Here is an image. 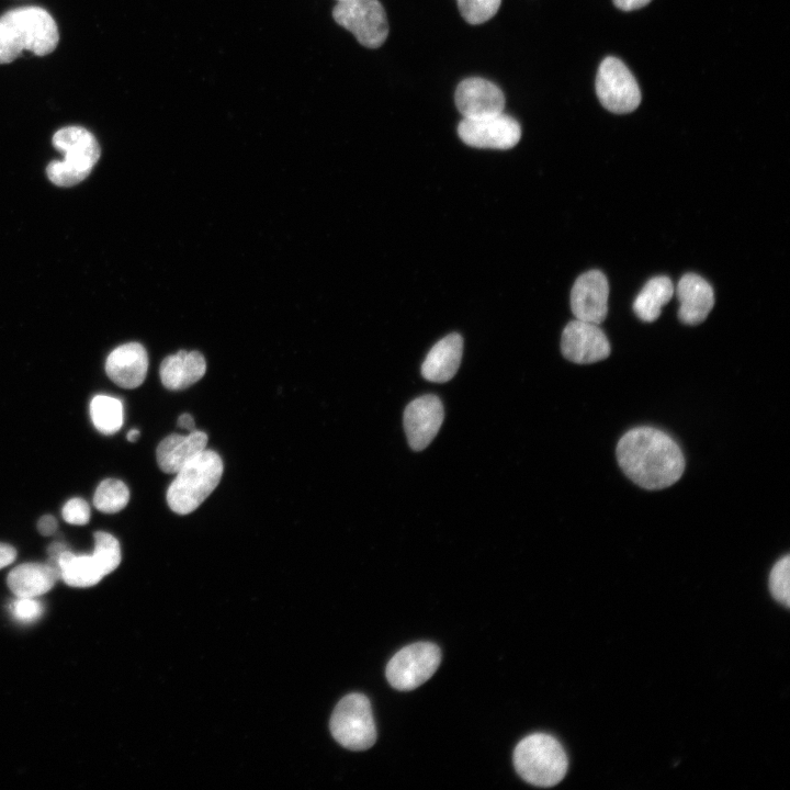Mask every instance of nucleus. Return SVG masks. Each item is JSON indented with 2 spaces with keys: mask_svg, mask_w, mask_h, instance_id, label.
Here are the masks:
<instances>
[{
  "mask_svg": "<svg viewBox=\"0 0 790 790\" xmlns=\"http://www.w3.org/2000/svg\"><path fill=\"white\" fill-rule=\"evenodd\" d=\"M617 460L623 473L645 489H662L684 473L685 459L672 437L652 427L625 432L617 445Z\"/></svg>",
  "mask_w": 790,
  "mask_h": 790,
  "instance_id": "nucleus-1",
  "label": "nucleus"
},
{
  "mask_svg": "<svg viewBox=\"0 0 790 790\" xmlns=\"http://www.w3.org/2000/svg\"><path fill=\"white\" fill-rule=\"evenodd\" d=\"M58 42L57 23L42 7H18L0 16V65L10 64L26 52L46 56L56 49Z\"/></svg>",
  "mask_w": 790,
  "mask_h": 790,
  "instance_id": "nucleus-2",
  "label": "nucleus"
},
{
  "mask_svg": "<svg viewBox=\"0 0 790 790\" xmlns=\"http://www.w3.org/2000/svg\"><path fill=\"white\" fill-rule=\"evenodd\" d=\"M223 461L213 450L204 449L177 473L166 494L170 509L178 515L194 511L217 487Z\"/></svg>",
  "mask_w": 790,
  "mask_h": 790,
  "instance_id": "nucleus-3",
  "label": "nucleus"
},
{
  "mask_svg": "<svg viewBox=\"0 0 790 790\" xmlns=\"http://www.w3.org/2000/svg\"><path fill=\"white\" fill-rule=\"evenodd\" d=\"M52 143L65 154L63 160H53L46 168L48 179L59 187H71L83 181L101 155L94 135L77 125L59 128L53 135Z\"/></svg>",
  "mask_w": 790,
  "mask_h": 790,
  "instance_id": "nucleus-4",
  "label": "nucleus"
},
{
  "mask_svg": "<svg viewBox=\"0 0 790 790\" xmlns=\"http://www.w3.org/2000/svg\"><path fill=\"white\" fill-rule=\"evenodd\" d=\"M514 765L524 781L538 787H553L564 778L568 760L555 737L534 733L516 746Z\"/></svg>",
  "mask_w": 790,
  "mask_h": 790,
  "instance_id": "nucleus-5",
  "label": "nucleus"
},
{
  "mask_svg": "<svg viewBox=\"0 0 790 790\" xmlns=\"http://www.w3.org/2000/svg\"><path fill=\"white\" fill-rule=\"evenodd\" d=\"M332 737L351 751H365L376 741V727L369 699L350 693L336 706L329 723Z\"/></svg>",
  "mask_w": 790,
  "mask_h": 790,
  "instance_id": "nucleus-6",
  "label": "nucleus"
},
{
  "mask_svg": "<svg viewBox=\"0 0 790 790\" xmlns=\"http://www.w3.org/2000/svg\"><path fill=\"white\" fill-rule=\"evenodd\" d=\"M441 662L440 648L429 642H417L399 650L387 663L386 678L400 691L413 690L426 682Z\"/></svg>",
  "mask_w": 790,
  "mask_h": 790,
  "instance_id": "nucleus-7",
  "label": "nucleus"
},
{
  "mask_svg": "<svg viewBox=\"0 0 790 790\" xmlns=\"http://www.w3.org/2000/svg\"><path fill=\"white\" fill-rule=\"evenodd\" d=\"M332 16L368 48H377L387 38L386 12L379 0L338 1L332 9Z\"/></svg>",
  "mask_w": 790,
  "mask_h": 790,
  "instance_id": "nucleus-8",
  "label": "nucleus"
},
{
  "mask_svg": "<svg viewBox=\"0 0 790 790\" xmlns=\"http://www.w3.org/2000/svg\"><path fill=\"white\" fill-rule=\"evenodd\" d=\"M596 93L605 109L624 114L634 111L641 102L639 84L620 59L605 58L596 77Z\"/></svg>",
  "mask_w": 790,
  "mask_h": 790,
  "instance_id": "nucleus-9",
  "label": "nucleus"
},
{
  "mask_svg": "<svg viewBox=\"0 0 790 790\" xmlns=\"http://www.w3.org/2000/svg\"><path fill=\"white\" fill-rule=\"evenodd\" d=\"M458 134L471 147L509 149L520 140L521 127L514 117L501 112L476 119L463 117Z\"/></svg>",
  "mask_w": 790,
  "mask_h": 790,
  "instance_id": "nucleus-10",
  "label": "nucleus"
},
{
  "mask_svg": "<svg viewBox=\"0 0 790 790\" xmlns=\"http://www.w3.org/2000/svg\"><path fill=\"white\" fill-rule=\"evenodd\" d=\"M563 356L575 363H595L610 354V343L598 325L575 319L569 321L561 338Z\"/></svg>",
  "mask_w": 790,
  "mask_h": 790,
  "instance_id": "nucleus-11",
  "label": "nucleus"
},
{
  "mask_svg": "<svg viewBox=\"0 0 790 790\" xmlns=\"http://www.w3.org/2000/svg\"><path fill=\"white\" fill-rule=\"evenodd\" d=\"M609 284L599 270L580 274L571 291V309L576 319L601 324L608 313Z\"/></svg>",
  "mask_w": 790,
  "mask_h": 790,
  "instance_id": "nucleus-12",
  "label": "nucleus"
},
{
  "mask_svg": "<svg viewBox=\"0 0 790 790\" xmlns=\"http://www.w3.org/2000/svg\"><path fill=\"white\" fill-rule=\"evenodd\" d=\"M444 417L441 400L424 395L410 402L404 411V428L409 447L415 451L427 448L437 436Z\"/></svg>",
  "mask_w": 790,
  "mask_h": 790,
  "instance_id": "nucleus-13",
  "label": "nucleus"
},
{
  "mask_svg": "<svg viewBox=\"0 0 790 790\" xmlns=\"http://www.w3.org/2000/svg\"><path fill=\"white\" fill-rule=\"evenodd\" d=\"M455 105L465 119H476L503 112L505 95L495 83L478 77L462 80L455 90Z\"/></svg>",
  "mask_w": 790,
  "mask_h": 790,
  "instance_id": "nucleus-14",
  "label": "nucleus"
},
{
  "mask_svg": "<svg viewBox=\"0 0 790 790\" xmlns=\"http://www.w3.org/2000/svg\"><path fill=\"white\" fill-rule=\"evenodd\" d=\"M148 356L138 342H127L115 348L108 357L105 372L110 380L123 388L139 386L147 374Z\"/></svg>",
  "mask_w": 790,
  "mask_h": 790,
  "instance_id": "nucleus-15",
  "label": "nucleus"
},
{
  "mask_svg": "<svg viewBox=\"0 0 790 790\" xmlns=\"http://www.w3.org/2000/svg\"><path fill=\"white\" fill-rule=\"evenodd\" d=\"M676 295L680 303L678 317L686 325L702 323L714 305L712 286L696 273H686L680 278Z\"/></svg>",
  "mask_w": 790,
  "mask_h": 790,
  "instance_id": "nucleus-16",
  "label": "nucleus"
},
{
  "mask_svg": "<svg viewBox=\"0 0 790 790\" xmlns=\"http://www.w3.org/2000/svg\"><path fill=\"white\" fill-rule=\"evenodd\" d=\"M207 439L205 432L195 429L187 436L172 433L166 437L156 450L158 466L165 473L176 474L185 463L206 448Z\"/></svg>",
  "mask_w": 790,
  "mask_h": 790,
  "instance_id": "nucleus-17",
  "label": "nucleus"
},
{
  "mask_svg": "<svg viewBox=\"0 0 790 790\" xmlns=\"http://www.w3.org/2000/svg\"><path fill=\"white\" fill-rule=\"evenodd\" d=\"M463 338L459 334H450L439 340L428 352L421 365L422 376L435 383L450 381L461 363Z\"/></svg>",
  "mask_w": 790,
  "mask_h": 790,
  "instance_id": "nucleus-18",
  "label": "nucleus"
},
{
  "mask_svg": "<svg viewBox=\"0 0 790 790\" xmlns=\"http://www.w3.org/2000/svg\"><path fill=\"white\" fill-rule=\"evenodd\" d=\"M205 371L206 362L199 351L180 350L162 360L159 374L166 388L181 391L200 381Z\"/></svg>",
  "mask_w": 790,
  "mask_h": 790,
  "instance_id": "nucleus-19",
  "label": "nucleus"
},
{
  "mask_svg": "<svg viewBox=\"0 0 790 790\" xmlns=\"http://www.w3.org/2000/svg\"><path fill=\"white\" fill-rule=\"evenodd\" d=\"M60 579L59 573L48 563H25L8 575V586L16 597L35 598L44 595Z\"/></svg>",
  "mask_w": 790,
  "mask_h": 790,
  "instance_id": "nucleus-20",
  "label": "nucleus"
},
{
  "mask_svg": "<svg viewBox=\"0 0 790 790\" xmlns=\"http://www.w3.org/2000/svg\"><path fill=\"white\" fill-rule=\"evenodd\" d=\"M675 293L672 280L666 275L650 279L634 300L633 311L646 323H652L661 315L662 307Z\"/></svg>",
  "mask_w": 790,
  "mask_h": 790,
  "instance_id": "nucleus-21",
  "label": "nucleus"
},
{
  "mask_svg": "<svg viewBox=\"0 0 790 790\" xmlns=\"http://www.w3.org/2000/svg\"><path fill=\"white\" fill-rule=\"evenodd\" d=\"M56 565L59 577L71 587H90L97 585L103 577L92 555H78L69 549L59 555Z\"/></svg>",
  "mask_w": 790,
  "mask_h": 790,
  "instance_id": "nucleus-22",
  "label": "nucleus"
},
{
  "mask_svg": "<svg viewBox=\"0 0 790 790\" xmlns=\"http://www.w3.org/2000/svg\"><path fill=\"white\" fill-rule=\"evenodd\" d=\"M90 417L97 430L113 435L123 426V403L112 396L97 395L90 403Z\"/></svg>",
  "mask_w": 790,
  "mask_h": 790,
  "instance_id": "nucleus-23",
  "label": "nucleus"
},
{
  "mask_svg": "<svg viewBox=\"0 0 790 790\" xmlns=\"http://www.w3.org/2000/svg\"><path fill=\"white\" fill-rule=\"evenodd\" d=\"M129 490L120 479L108 478L100 483L93 496L94 507L105 514L119 512L127 505Z\"/></svg>",
  "mask_w": 790,
  "mask_h": 790,
  "instance_id": "nucleus-24",
  "label": "nucleus"
},
{
  "mask_svg": "<svg viewBox=\"0 0 790 790\" xmlns=\"http://www.w3.org/2000/svg\"><path fill=\"white\" fill-rule=\"evenodd\" d=\"M94 550L92 557L103 576L112 573L121 563V548L119 541L110 533L98 531L94 533Z\"/></svg>",
  "mask_w": 790,
  "mask_h": 790,
  "instance_id": "nucleus-25",
  "label": "nucleus"
},
{
  "mask_svg": "<svg viewBox=\"0 0 790 790\" xmlns=\"http://www.w3.org/2000/svg\"><path fill=\"white\" fill-rule=\"evenodd\" d=\"M790 556L781 557L769 574V590L771 596L786 607L790 606Z\"/></svg>",
  "mask_w": 790,
  "mask_h": 790,
  "instance_id": "nucleus-26",
  "label": "nucleus"
},
{
  "mask_svg": "<svg viewBox=\"0 0 790 790\" xmlns=\"http://www.w3.org/2000/svg\"><path fill=\"white\" fill-rule=\"evenodd\" d=\"M462 18L470 24H482L498 11L501 0H456Z\"/></svg>",
  "mask_w": 790,
  "mask_h": 790,
  "instance_id": "nucleus-27",
  "label": "nucleus"
},
{
  "mask_svg": "<svg viewBox=\"0 0 790 790\" xmlns=\"http://www.w3.org/2000/svg\"><path fill=\"white\" fill-rule=\"evenodd\" d=\"M12 614L21 622H32L43 613V606L35 598L18 597L11 605Z\"/></svg>",
  "mask_w": 790,
  "mask_h": 790,
  "instance_id": "nucleus-28",
  "label": "nucleus"
},
{
  "mask_svg": "<svg viewBox=\"0 0 790 790\" xmlns=\"http://www.w3.org/2000/svg\"><path fill=\"white\" fill-rule=\"evenodd\" d=\"M61 515L66 522L83 526L89 522L90 507L82 498H71L64 505Z\"/></svg>",
  "mask_w": 790,
  "mask_h": 790,
  "instance_id": "nucleus-29",
  "label": "nucleus"
},
{
  "mask_svg": "<svg viewBox=\"0 0 790 790\" xmlns=\"http://www.w3.org/2000/svg\"><path fill=\"white\" fill-rule=\"evenodd\" d=\"M37 529L43 535H52L57 530V521L53 516H43L37 522Z\"/></svg>",
  "mask_w": 790,
  "mask_h": 790,
  "instance_id": "nucleus-30",
  "label": "nucleus"
},
{
  "mask_svg": "<svg viewBox=\"0 0 790 790\" xmlns=\"http://www.w3.org/2000/svg\"><path fill=\"white\" fill-rule=\"evenodd\" d=\"M16 557V551L13 546L0 543V568L11 564Z\"/></svg>",
  "mask_w": 790,
  "mask_h": 790,
  "instance_id": "nucleus-31",
  "label": "nucleus"
},
{
  "mask_svg": "<svg viewBox=\"0 0 790 790\" xmlns=\"http://www.w3.org/2000/svg\"><path fill=\"white\" fill-rule=\"evenodd\" d=\"M650 2L651 0H613L616 7L623 11L640 9Z\"/></svg>",
  "mask_w": 790,
  "mask_h": 790,
  "instance_id": "nucleus-32",
  "label": "nucleus"
},
{
  "mask_svg": "<svg viewBox=\"0 0 790 790\" xmlns=\"http://www.w3.org/2000/svg\"><path fill=\"white\" fill-rule=\"evenodd\" d=\"M177 425L179 428L187 429L189 431L194 430V419L188 413L180 415V417L178 418Z\"/></svg>",
  "mask_w": 790,
  "mask_h": 790,
  "instance_id": "nucleus-33",
  "label": "nucleus"
},
{
  "mask_svg": "<svg viewBox=\"0 0 790 790\" xmlns=\"http://www.w3.org/2000/svg\"><path fill=\"white\" fill-rule=\"evenodd\" d=\"M139 437V431L137 429H132L127 433V440L131 442H134Z\"/></svg>",
  "mask_w": 790,
  "mask_h": 790,
  "instance_id": "nucleus-34",
  "label": "nucleus"
},
{
  "mask_svg": "<svg viewBox=\"0 0 790 790\" xmlns=\"http://www.w3.org/2000/svg\"><path fill=\"white\" fill-rule=\"evenodd\" d=\"M337 1H345V0H337Z\"/></svg>",
  "mask_w": 790,
  "mask_h": 790,
  "instance_id": "nucleus-35",
  "label": "nucleus"
}]
</instances>
